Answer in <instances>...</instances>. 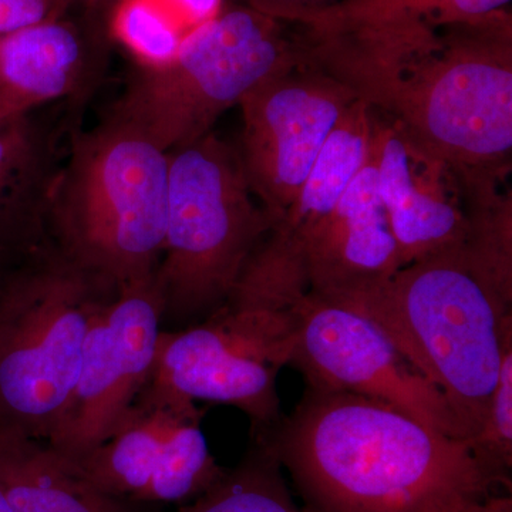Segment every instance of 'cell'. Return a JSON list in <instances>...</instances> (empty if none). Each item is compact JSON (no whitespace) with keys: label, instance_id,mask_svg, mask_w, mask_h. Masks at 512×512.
Masks as SVG:
<instances>
[{"label":"cell","instance_id":"obj_19","mask_svg":"<svg viewBox=\"0 0 512 512\" xmlns=\"http://www.w3.org/2000/svg\"><path fill=\"white\" fill-rule=\"evenodd\" d=\"M453 174L467 221L461 251L477 274L512 302V192L508 174Z\"/></svg>","mask_w":512,"mask_h":512},{"label":"cell","instance_id":"obj_15","mask_svg":"<svg viewBox=\"0 0 512 512\" xmlns=\"http://www.w3.org/2000/svg\"><path fill=\"white\" fill-rule=\"evenodd\" d=\"M103 67L92 40L63 19L0 37V96L22 113L52 101L83 100Z\"/></svg>","mask_w":512,"mask_h":512},{"label":"cell","instance_id":"obj_20","mask_svg":"<svg viewBox=\"0 0 512 512\" xmlns=\"http://www.w3.org/2000/svg\"><path fill=\"white\" fill-rule=\"evenodd\" d=\"M274 454L254 440L238 466L204 493L181 505L178 512H302Z\"/></svg>","mask_w":512,"mask_h":512},{"label":"cell","instance_id":"obj_12","mask_svg":"<svg viewBox=\"0 0 512 512\" xmlns=\"http://www.w3.org/2000/svg\"><path fill=\"white\" fill-rule=\"evenodd\" d=\"M355 100L345 84L302 63L268 77L239 103L244 119L239 157L274 225L298 197L330 131Z\"/></svg>","mask_w":512,"mask_h":512},{"label":"cell","instance_id":"obj_13","mask_svg":"<svg viewBox=\"0 0 512 512\" xmlns=\"http://www.w3.org/2000/svg\"><path fill=\"white\" fill-rule=\"evenodd\" d=\"M377 185L403 266L461 247L466 214L447 165L414 147L400 128L375 111Z\"/></svg>","mask_w":512,"mask_h":512},{"label":"cell","instance_id":"obj_28","mask_svg":"<svg viewBox=\"0 0 512 512\" xmlns=\"http://www.w3.org/2000/svg\"><path fill=\"white\" fill-rule=\"evenodd\" d=\"M19 114L25 113H22L18 107L13 106V104L6 100L5 97L0 96V124L12 119V117L19 116Z\"/></svg>","mask_w":512,"mask_h":512},{"label":"cell","instance_id":"obj_27","mask_svg":"<svg viewBox=\"0 0 512 512\" xmlns=\"http://www.w3.org/2000/svg\"><path fill=\"white\" fill-rule=\"evenodd\" d=\"M466 512H512V498L510 495L495 494L468 508Z\"/></svg>","mask_w":512,"mask_h":512},{"label":"cell","instance_id":"obj_7","mask_svg":"<svg viewBox=\"0 0 512 512\" xmlns=\"http://www.w3.org/2000/svg\"><path fill=\"white\" fill-rule=\"evenodd\" d=\"M274 220L249 187L238 150L207 134L168 153V211L157 285L164 323L221 308Z\"/></svg>","mask_w":512,"mask_h":512},{"label":"cell","instance_id":"obj_14","mask_svg":"<svg viewBox=\"0 0 512 512\" xmlns=\"http://www.w3.org/2000/svg\"><path fill=\"white\" fill-rule=\"evenodd\" d=\"M299 258L308 291L328 293L375 284L402 269L377 185L372 150L328 217L303 239Z\"/></svg>","mask_w":512,"mask_h":512},{"label":"cell","instance_id":"obj_2","mask_svg":"<svg viewBox=\"0 0 512 512\" xmlns=\"http://www.w3.org/2000/svg\"><path fill=\"white\" fill-rule=\"evenodd\" d=\"M252 439L289 471L311 512H466L511 487L468 441L359 394L306 386L291 416Z\"/></svg>","mask_w":512,"mask_h":512},{"label":"cell","instance_id":"obj_25","mask_svg":"<svg viewBox=\"0 0 512 512\" xmlns=\"http://www.w3.org/2000/svg\"><path fill=\"white\" fill-rule=\"evenodd\" d=\"M239 2L281 22L298 25L303 20L342 0H239Z\"/></svg>","mask_w":512,"mask_h":512},{"label":"cell","instance_id":"obj_8","mask_svg":"<svg viewBox=\"0 0 512 512\" xmlns=\"http://www.w3.org/2000/svg\"><path fill=\"white\" fill-rule=\"evenodd\" d=\"M291 348V308L224 303L202 322L161 332L150 380L195 403L237 407L251 436H264L284 416L276 379Z\"/></svg>","mask_w":512,"mask_h":512},{"label":"cell","instance_id":"obj_32","mask_svg":"<svg viewBox=\"0 0 512 512\" xmlns=\"http://www.w3.org/2000/svg\"><path fill=\"white\" fill-rule=\"evenodd\" d=\"M90 0H79V3H83L84 6L89 5Z\"/></svg>","mask_w":512,"mask_h":512},{"label":"cell","instance_id":"obj_6","mask_svg":"<svg viewBox=\"0 0 512 512\" xmlns=\"http://www.w3.org/2000/svg\"><path fill=\"white\" fill-rule=\"evenodd\" d=\"M288 26L241 3L222 8L187 32L173 59L138 67L106 121L165 153L200 140L259 83L303 63Z\"/></svg>","mask_w":512,"mask_h":512},{"label":"cell","instance_id":"obj_22","mask_svg":"<svg viewBox=\"0 0 512 512\" xmlns=\"http://www.w3.org/2000/svg\"><path fill=\"white\" fill-rule=\"evenodd\" d=\"M510 3L511 0H342L319 13L336 16L407 13L448 26L491 18L507 10Z\"/></svg>","mask_w":512,"mask_h":512},{"label":"cell","instance_id":"obj_18","mask_svg":"<svg viewBox=\"0 0 512 512\" xmlns=\"http://www.w3.org/2000/svg\"><path fill=\"white\" fill-rule=\"evenodd\" d=\"M373 120L375 111L365 101L350 104L326 138L298 197L269 231V241L299 258L303 239L328 217L369 158Z\"/></svg>","mask_w":512,"mask_h":512},{"label":"cell","instance_id":"obj_11","mask_svg":"<svg viewBox=\"0 0 512 512\" xmlns=\"http://www.w3.org/2000/svg\"><path fill=\"white\" fill-rule=\"evenodd\" d=\"M163 325L156 276L106 302L84 339L76 386L46 443L76 461L109 436L150 379Z\"/></svg>","mask_w":512,"mask_h":512},{"label":"cell","instance_id":"obj_16","mask_svg":"<svg viewBox=\"0 0 512 512\" xmlns=\"http://www.w3.org/2000/svg\"><path fill=\"white\" fill-rule=\"evenodd\" d=\"M32 113V111H30ZM19 114L0 124V258L19 259L49 241L47 215L57 174L55 128Z\"/></svg>","mask_w":512,"mask_h":512},{"label":"cell","instance_id":"obj_1","mask_svg":"<svg viewBox=\"0 0 512 512\" xmlns=\"http://www.w3.org/2000/svg\"><path fill=\"white\" fill-rule=\"evenodd\" d=\"M303 62L448 170L510 174L512 20L440 26L406 13L315 18L298 26Z\"/></svg>","mask_w":512,"mask_h":512},{"label":"cell","instance_id":"obj_4","mask_svg":"<svg viewBox=\"0 0 512 512\" xmlns=\"http://www.w3.org/2000/svg\"><path fill=\"white\" fill-rule=\"evenodd\" d=\"M168 211V153L104 120L74 133L57 174L47 232L77 265L114 289L156 276Z\"/></svg>","mask_w":512,"mask_h":512},{"label":"cell","instance_id":"obj_26","mask_svg":"<svg viewBox=\"0 0 512 512\" xmlns=\"http://www.w3.org/2000/svg\"><path fill=\"white\" fill-rule=\"evenodd\" d=\"M171 12L190 32L195 26L207 22L222 10V0H163Z\"/></svg>","mask_w":512,"mask_h":512},{"label":"cell","instance_id":"obj_5","mask_svg":"<svg viewBox=\"0 0 512 512\" xmlns=\"http://www.w3.org/2000/svg\"><path fill=\"white\" fill-rule=\"evenodd\" d=\"M117 291L52 239L12 266L0 285V430L49 440L76 386L90 325Z\"/></svg>","mask_w":512,"mask_h":512},{"label":"cell","instance_id":"obj_23","mask_svg":"<svg viewBox=\"0 0 512 512\" xmlns=\"http://www.w3.org/2000/svg\"><path fill=\"white\" fill-rule=\"evenodd\" d=\"M476 456L501 476L512 467V333L505 338L497 384L480 433L468 440Z\"/></svg>","mask_w":512,"mask_h":512},{"label":"cell","instance_id":"obj_30","mask_svg":"<svg viewBox=\"0 0 512 512\" xmlns=\"http://www.w3.org/2000/svg\"><path fill=\"white\" fill-rule=\"evenodd\" d=\"M22 259V258H20ZM20 259H3L0 258V285H2L3 279H5L6 274L12 269V266L18 264Z\"/></svg>","mask_w":512,"mask_h":512},{"label":"cell","instance_id":"obj_10","mask_svg":"<svg viewBox=\"0 0 512 512\" xmlns=\"http://www.w3.org/2000/svg\"><path fill=\"white\" fill-rule=\"evenodd\" d=\"M289 365L306 386L380 400L453 439H468L446 397L389 338L346 306L306 291L291 306Z\"/></svg>","mask_w":512,"mask_h":512},{"label":"cell","instance_id":"obj_31","mask_svg":"<svg viewBox=\"0 0 512 512\" xmlns=\"http://www.w3.org/2000/svg\"><path fill=\"white\" fill-rule=\"evenodd\" d=\"M0 512H12L9 507L8 500H6L5 494L0 490Z\"/></svg>","mask_w":512,"mask_h":512},{"label":"cell","instance_id":"obj_29","mask_svg":"<svg viewBox=\"0 0 512 512\" xmlns=\"http://www.w3.org/2000/svg\"><path fill=\"white\" fill-rule=\"evenodd\" d=\"M120 0H90L89 5L86 6L90 12H111L114 9V6L119 3Z\"/></svg>","mask_w":512,"mask_h":512},{"label":"cell","instance_id":"obj_17","mask_svg":"<svg viewBox=\"0 0 512 512\" xmlns=\"http://www.w3.org/2000/svg\"><path fill=\"white\" fill-rule=\"evenodd\" d=\"M0 490L12 512H148L103 493L43 440L0 430Z\"/></svg>","mask_w":512,"mask_h":512},{"label":"cell","instance_id":"obj_3","mask_svg":"<svg viewBox=\"0 0 512 512\" xmlns=\"http://www.w3.org/2000/svg\"><path fill=\"white\" fill-rule=\"evenodd\" d=\"M315 295L375 323L446 397L467 441L480 433L512 333V302L477 274L460 247L375 284Z\"/></svg>","mask_w":512,"mask_h":512},{"label":"cell","instance_id":"obj_24","mask_svg":"<svg viewBox=\"0 0 512 512\" xmlns=\"http://www.w3.org/2000/svg\"><path fill=\"white\" fill-rule=\"evenodd\" d=\"M74 3L79 0H0V37L63 19Z\"/></svg>","mask_w":512,"mask_h":512},{"label":"cell","instance_id":"obj_21","mask_svg":"<svg viewBox=\"0 0 512 512\" xmlns=\"http://www.w3.org/2000/svg\"><path fill=\"white\" fill-rule=\"evenodd\" d=\"M110 26L140 66L173 59L188 32L163 0H120L111 10Z\"/></svg>","mask_w":512,"mask_h":512},{"label":"cell","instance_id":"obj_9","mask_svg":"<svg viewBox=\"0 0 512 512\" xmlns=\"http://www.w3.org/2000/svg\"><path fill=\"white\" fill-rule=\"evenodd\" d=\"M197 403L148 379L99 446L73 461L103 493L137 504L188 503L224 474Z\"/></svg>","mask_w":512,"mask_h":512}]
</instances>
